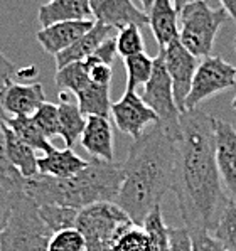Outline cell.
<instances>
[{
  "instance_id": "cell-7",
  "label": "cell",
  "mask_w": 236,
  "mask_h": 251,
  "mask_svg": "<svg viewBox=\"0 0 236 251\" xmlns=\"http://www.w3.org/2000/svg\"><path fill=\"white\" fill-rule=\"evenodd\" d=\"M144 101L152 108L158 117V125H162L169 133L181 135V110L177 108L174 96L172 79L164 64L160 52L154 57V73L149 83L144 86Z\"/></svg>"
},
{
  "instance_id": "cell-45",
  "label": "cell",
  "mask_w": 236,
  "mask_h": 251,
  "mask_svg": "<svg viewBox=\"0 0 236 251\" xmlns=\"http://www.w3.org/2000/svg\"><path fill=\"white\" fill-rule=\"evenodd\" d=\"M48 2H51V0H48Z\"/></svg>"
},
{
  "instance_id": "cell-17",
  "label": "cell",
  "mask_w": 236,
  "mask_h": 251,
  "mask_svg": "<svg viewBox=\"0 0 236 251\" xmlns=\"http://www.w3.org/2000/svg\"><path fill=\"white\" fill-rule=\"evenodd\" d=\"M93 17L90 0H51L39 7V24L49 27L57 22L88 21Z\"/></svg>"
},
{
  "instance_id": "cell-23",
  "label": "cell",
  "mask_w": 236,
  "mask_h": 251,
  "mask_svg": "<svg viewBox=\"0 0 236 251\" xmlns=\"http://www.w3.org/2000/svg\"><path fill=\"white\" fill-rule=\"evenodd\" d=\"M5 123L22 142L32 147L36 152L39 150L42 153H48L54 149L49 138H46V135L36 125L32 117H7Z\"/></svg>"
},
{
  "instance_id": "cell-18",
  "label": "cell",
  "mask_w": 236,
  "mask_h": 251,
  "mask_svg": "<svg viewBox=\"0 0 236 251\" xmlns=\"http://www.w3.org/2000/svg\"><path fill=\"white\" fill-rule=\"evenodd\" d=\"M113 27L105 25L102 22H96L91 30H88L81 39H78L69 49H66L61 54L56 56V66L63 68L66 64L78 63V61H84L95 54L96 49L103 44L106 39L113 37Z\"/></svg>"
},
{
  "instance_id": "cell-38",
  "label": "cell",
  "mask_w": 236,
  "mask_h": 251,
  "mask_svg": "<svg viewBox=\"0 0 236 251\" xmlns=\"http://www.w3.org/2000/svg\"><path fill=\"white\" fill-rule=\"evenodd\" d=\"M117 54H118L117 36H113V37H110V39H106L105 42H103V44L100 46L98 49H96L93 56L98 57L102 63H105V64H108V66H111V64H113V59L117 57Z\"/></svg>"
},
{
  "instance_id": "cell-19",
  "label": "cell",
  "mask_w": 236,
  "mask_h": 251,
  "mask_svg": "<svg viewBox=\"0 0 236 251\" xmlns=\"http://www.w3.org/2000/svg\"><path fill=\"white\" fill-rule=\"evenodd\" d=\"M88 165V160H83L73 149H52L51 152L42 153L37 160L39 174L57 179H68L79 174Z\"/></svg>"
},
{
  "instance_id": "cell-5",
  "label": "cell",
  "mask_w": 236,
  "mask_h": 251,
  "mask_svg": "<svg viewBox=\"0 0 236 251\" xmlns=\"http://www.w3.org/2000/svg\"><path fill=\"white\" fill-rule=\"evenodd\" d=\"M230 14L223 7H211L206 0H197L179 12V41L192 56H211L219 29L226 24Z\"/></svg>"
},
{
  "instance_id": "cell-44",
  "label": "cell",
  "mask_w": 236,
  "mask_h": 251,
  "mask_svg": "<svg viewBox=\"0 0 236 251\" xmlns=\"http://www.w3.org/2000/svg\"><path fill=\"white\" fill-rule=\"evenodd\" d=\"M7 83H9V81H0V90H2V88L5 86Z\"/></svg>"
},
{
  "instance_id": "cell-24",
  "label": "cell",
  "mask_w": 236,
  "mask_h": 251,
  "mask_svg": "<svg viewBox=\"0 0 236 251\" xmlns=\"http://www.w3.org/2000/svg\"><path fill=\"white\" fill-rule=\"evenodd\" d=\"M7 115L0 106V187L7 191L21 192L24 191V177L22 174L10 164L9 155H7Z\"/></svg>"
},
{
  "instance_id": "cell-10",
  "label": "cell",
  "mask_w": 236,
  "mask_h": 251,
  "mask_svg": "<svg viewBox=\"0 0 236 251\" xmlns=\"http://www.w3.org/2000/svg\"><path fill=\"white\" fill-rule=\"evenodd\" d=\"M160 56L164 57V64L172 79L174 96H176L177 108L181 113H185V100L191 91L192 78L196 75V69L199 66L197 57L192 56L187 49L181 44V41H174L167 48L160 49Z\"/></svg>"
},
{
  "instance_id": "cell-26",
  "label": "cell",
  "mask_w": 236,
  "mask_h": 251,
  "mask_svg": "<svg viewBox=\"0 0 236 251\" xmlns=\"http://www.w3.org/2000/svg\"><path fill=\"white\" fill-rule=\"evenodd\" d=\"M127 69V88L125 90L137 91L140 86L149 83L150 76L154 73V57L147 56L145 52L135 54V56L123 59Z\"/></svg>"
},
{
  "instance_id": "cell-25",
  "label": "cell",
  "mask_w": 236,
  "mask_h": 251,
  "mask_svg": "<svg viewBox=\"0 0 236 251\" xmlns=\"http://www.w3.org/2000/svg\"><path fill=\"white\" fill-rule=\"evenodd\" d=\"M54 83H56V88L61 93H69V95L78 96L91 83V79L83 61H78V63H71L63 68H57Z\"/></svg>"
},
{
  "instance_id": "cell-27",
  "label": "cell",
  "mask_w": 236,
  "mask_h": 251,
  "mask_svg": "<svg viewBox=\"0 0 236 251\" xmlns=\"http://www.w3.org/2000/svg\"><path fill=\"white\" fill-rule=\"evenodd\" d=\"M37 207H39L41 219L52 231V234L64 229L76 227L79 211L66 206H37Z\"/></svg>"
},
{
  "instance_id": "cell-31",
  "label": "cell",
  "mask_w": 236,
  "mask_h": 251,
  "mask_svg": "<svg viewBox=\"0 0 236 251\" xmlns=\"http://www.w3.org/2000/svg\"><path fill=\"white\" fill-rule=\"evenodd\" d=\"M117 49H118V56H122L123 59L135 54L145 52V44H144V37H142L140 27L137 25H129L125 29L118 30L117 36Z\"/></svg>"
},
{
  "instance_id": "cell-39",
  "label": "cell",
  "mask_w": 236,
  "mask_h": 251,
  "mask_svg": "<svg viewBox=\"0 0 236 251\" xmlns=\"http://www.w3.org/2000/svg\"><path fill=\"white\" fill-rule=\"evenodd\" d=\"M19 75L17 66L0 51V81H12L14 76Z\"/></svg>"
},
{
  "instance_id": "cell-15",
  "label": "cell",
  "mask_w": 236,
  "mask_h": 251,
  "mask_svg": "<svg viewBox=\"0 0 236 251\" xmlns=\"http://www.w3.org/2000/svg\"><path fill=\"white\" fill-rule=\"evenodd\" d=\"M81 145L93 159L113 162V128L108 117H88L81 135Z\"/></svg>"
},
{
  "instance_id": "cell-35",
  "label": "cell",
  "mask_w": 236,
  "mask_h": 251,
  "mask_svg": "<svg viewBox=\"0 0 236 251\" xmlns=\"http://www.w3.org/2000/svg\"><path fill=\"white\" fill-rule=\"evenodd\" d=\"M192 238V251H228L211 231H189Z\"/></svg>"
},
{
  "instance_id": "cell-12",
  "label": "cell",
  "mask_w": 236,
  "mask_h": 251,
  "mask_svg": "<svg viewBox=\"0 0 236 251\" xmlns=\"http://www.w3.org/2000/svg\"><path fill=\"white\" fill-rule=\"evenodd\" d=\"M93 17L96 22L122 30L129 25H149V15L138 9L131 0H90Z\"/></svg>"
},
{
  "instance_id": "cell-9",
  "label": "cell",
  "mask_w": 236,
  "mask_h": 251,
  "mask_svg": "<svg viewBox=\"0 0 236 251\" xmlns=\"http://www.w3.org/2000/svg\"><path fill=\"white\" fill-rule=\"evenodd\" d=\"M110 113L120 132L130 135L133 140L140 138L149 125L158 123L156 111L137 95V91L131 90H125L122 98L111 105Z\"/></svg>"
},
{
  "instance_id": "cell-14",
  "label": "cell",
  "mask_w": 236,
  "mask_h": 251,
  "mask_svg": "<svg viewBox=\"0 0 236 251\" xmlns=\"http://www.w3.org/2000/svg\"><path fill=\"white\" fill-rule=\"evenodd\" d=\"M96 21H71V22H57L49 27H42L36 34L37 42L42 46L48 54H52L54 57L61 54L66 49H69L76 41L81 39L88 30L93 29Z\"/></svg>"
},
{
  "instance_id": "cell-13",
  "label": "cell",
  "mask_w": 236,
  "mask_h": 251,
  "mask_svg": "<svg viewBox=\"0 0 236 251\" xmlns=\"http://www.w3.org/2000/svg\"><path fill=\"white\" fill-rule=\"evenodd\" d=\"M216 164L230 199L236 201V130L221 118H216Z\"/></svg>"
},
{
  "instance_id": "cell-29",
  "label": "cell",
  "mask_w": 236,
  "mask_h": 251,
  "mask_svg": "<svg viewBox=\"0 0 236 251\" xmlns=\"http://www.w3.org/2000/svg\"><path fill=\"white\" fill-rule=\"evenodd\" d=\"M212 234L223 243L228 251H236V201L230 199V202L226 204Z\"/></svg>"
},
{
  "instance_id": "cell-43",
  "label": "cell",
  "mask_w": 236,
  "mask_h": 251,
  "mask_svg": "<svg viewBox=\"0 0 236 251\" xmlns=\"http://www.w3.org/2000/svg\"><path fill=\"white\" fill-rule=\"evenodd\" d=\"M235 51H236V37H235ZM231 106H233V110H236V96H235L233 101H231Z\"/></svg>"
},
{
  "instance_id": "cell-36",
  "label": "cell",
  "mask_w": 236,
  "mask_h": 251,
  "mask_svg": "<svg viewBox=\"0 0 236 251\" xmlns=\"http://www.w3.org/2000/svg\"><path fill=\"white\" fill-rule=\"evenodd\" d=\"M24 192V191H21ZM21 192L15 191H7V189L0 187V239H2V234L5 231V226L10 219V214H12L15 199L19 198Z\"/></svg>"
},
{
  "instance_id": "cell-11",
  "label": "cell",
  "mask_w": 236,
  "mask_h": 251,
  "mask_svg": "<svg viewBox=\"0 0 236 251\" xmlns=\"http://www.w3.org/2000/svg\"><path fill=\"white\" fill-rule=\"evenodd\" d=\"M46 103V93L41 83L9 81L0 90V106L10 117H32Z\"/></svg>"
},
{
  "instance_id": "cell-32",
  "label": "cell",
  "mask_w": 236,
  "mask_h": 251,
  "mask_svg": "<svg viewBox=\"0 0 236 251\" xmlns=\"http://www.w3.org/2000/svg\"><path fill=\"white\" fill-rule=\"evenodd\" d=\"M48 251H88L83 234L76 227L54 233L49 239Z\"/></svg>"
},
{
  "instance_id": "cell-21",
  "label": "cell",
  "mask_w": 236,
  "mask_h": 251,
  "mask_svg": "<svg viewBox=\"0 0 236 251\" xmlns=\"http://www.w3.org/2000/svg\"><path fill=\"white\" fill-rule=\"evenodd\" d=\"M5 137H7V155H9L10 164L22 174L24 179L36 177L39 174V167H37L39 157L36 155V150L27 145L26 142H22L9 126H7Z\"/></svg>"
},
{
  "instance_id": "cell-20",
  "label": "cell",
  "mask_w": 236,
  "mask_h": 251,
  "mask_svg": "<svg viewBox=\"0 0 236 251\" xmlns=\"http://www.w3.org/2000/svg\"><path fill=\"white\" fill-rule=\"evenodd\" d=\"M57 110H59V137L63 138L66 149H73L78 140H81L88 117L83 115L78 103L71 101L69 93L59 95Z\"/></svg>"
},
{
  "instance_id": "cell-41",
  "label": "cell",
  "mask_w": 236,
  "mask_h": 251,
  "mask_svg": "<svg viewBox=\"0 0 236 251\" xmlns=\"http://www.w3.org/2000/svg\"><path fill=\"white\" fill-rule=\"evenodd\" d=\"M192 2H197V0H174V5H176L177 12H181L185 5H189V3H192Z\"/></svg>"
},
{
  "instance_id": "cell-3",
  "label": "cell",
  "mask_w": 236,
  "mask_h": 251,
  "mask_svg": "<svg viewBox=\"0 0 236 251\" xmlns=\"http://www.w3.org/2000/svg\"><path fill=\"white\" fill-rule=\"evenodd\" d=\"M117 162L91 159L79 174L57 179L37 174L24 180V192L37 206H66L81 211L96 202H115L123 182Z\"/></svg>"
},
{
  "instance_id": "cell-34",
  "label": "cell",
  "mask_w": 236,
  "mask_h": 251,
  "mask_svg": "<svg viewBox=\"0 0 236 251\" xmlns=\"http://www.w3.org/2000/svg\"><path fill=\"white\" fill-rule=\"evenodd\" d=\"M84 68H86L88 75H90V79L96 84H103V86H110L111 84V78H113V71H111V66L102 63L96 56H90L83 61Z\"/></svg>"
},
{
  "instance_id": "cell-1",
  "label": "cell",
  "mask_w": 236,
  "mask_h": 251,
  "mask_svg": "<svg viewBox=\"0 0 236 251\" xmlns=\"http://www.w3.org/2000/svg\"><path fill=\"white\" fill-rule=\"evenodd\" d=\"M172 192L189 231H214L230 202L216 164V118L194 108L181 115Z\"/></svg>"
},
{
  "instance_id": "cell-22",
  "label": "cell",
  "mask_w": 236,
  "mask_h": 251,
  "mask_svg": "<svg viewBox=\"0 0 236 251\" xmlns=\"http://www.w3.org/2000/svg\"><path fill=\"white\" fill-rule=\"evenodd\" d=\"M84 117H108L111 110L110 86L91 83L76 96Z\"/></svg>"
},
{
  "instance_id": "cell-42",
  "label": "cell",
  "mask_w": 236,
  "mask_h": 251,
  "mask_svg": "<svg viewBox=\"0 0 236 251\" xmlns=\"http://www.w3.org/2000/svg\"><path fill=\"white\" fill-rule=\"evenodd\" d=\"M140 2H142V5H144V9H145V12H147V10L150 9V5H152L154 0H140Z\"/></svg>"
},
{
  "instance_id": "cell-40",
  "label": "cell",
  "mask_w": 236,
  "mask_h": 251,
  "mask_svg": "<svg viewBox=\"0 0 236 251\" xmlns=\"http://www.w3.org/2000/svg\"><path fill=\"white\" fill-rule=\"evenodd\" d=\"M221 7L230 14V17L236 22V0H219Z\"/></svg>"
},
{
  "instance_id": "cell-16",
  "label": "cell",
  "mask_w": 236,
  "mask_h": 251,
  "mask_svg": "<svg viewBox=\"0 0 236 251\" xmlns=\"http://www.w3.org/2000/svg\"><path fill=\"white\" fill-rule=\"evenodd\" d=\"M147 15L154 39L160 49L179 39V12L174 5V0H154Z\"/></svg>"
},
{
  "instance_id": "cell-28",
  "label": "cell",
  "mask_w": 236,
  "mask_h": 251,
  "mask_svg": "<svg viewBox=\"0 0 236 251\" xmlns=\"http://www.w3.org/2000/svg\"><path fill=\"white\" fill-rule=\"evenodd\" d=\"M111 251H154V248L145 227L140 225H130L117 238Z\"/></svg>"
},
{
  "instance_id": "cell-30",
  "label": "cell",
  "mask_w": 236,
  "mask_h": 251,
  "mask_svg": "<svg viewBox=\"0 0 236 251\" xmlns=\"http://www.w3.org/2000/svg\"><path fill=\"white\" fill-rule=\"evenodd\" d=\"M142 226H144L145 231L149 233L154 251H169V229H171V227L165 226L160 206L154 207V209L150 211V214L145 218Z\"/></svg>"
},
{
  "instance_id": "cell-2",
  "label": "cell",
  "mask_w": 236,
  "mask_h": 251,
  "mask_svg": "<svg viewBox=\"0 0 236 251\" xmlns=\"http://www.w3.org/2000/svg\"><path fill=\"white\" fill-rule=\"evenodd\" d=\"M179 137L158 123L152 125L149 132L133 140L125 162H122L125 177L115 204L135 225H144L150 211L160 206L165 192L172 191Z\"/></svg>"
},
{
  "instance_id": "cell-37",
  "label": "cell",
  "mask_w": 236,
  "mask_h": 251,
  "mask_svg": "<svg viewBox=\"0 0 236 251\" xmlns=\"http://www.w3.org/2000/svg\"><path fill=\"white\" fill-rule=\"evenodd\" d=\"M169 251H192V238L187 227L169 229Z\"/></svg>"
},
{
  "instance_id": "cell-33",
  "label": "cell",
  "mask_w": 236,
  "mask_h": 251,
  "mask_svg": "<svg viewBox=\"0 0 236 251\" xmlns=\"http://www.w3.org/2000/svg\"><path fill=\"white\" fill-rule=\"evenodd\" d=\"M36 125L39 126V130L46 135V138L51 140L52 137L59 135V110L57 105L46 101L36 113L32 115Z\"/></svg>"
},
{
  "instance_id": "cell-4",
  "label": "cell",
  "mask_w": 236,
  "mask_h": 251,
  "mask_svg": "<svg viewBox=\"0 0 236 251\" xmlns=\"http://www.w3.org/2000/svg\"><path fill=\"white\" fill-rule=\"evenodd\" d=\"M52 231L41 219L37 204L21 192L0 239V251H48Z\"/></svg>"
},
{
  "instance_id": "cell-8",
  "label": "cell",
  "mask_w": 236,
  "mask_h": 251,
  "mask_svg": "<svg viewBox=\"0 0 236 251\" xmlns=\"http://www.w3.org/2000/svg\"><path fill=\"white\" fill-rule=\"evenodd\" d=\"M236 88V66L219 56H208L199 63L185 100V111L194 110L203 101L219 93Z\"/></svg>"
},
{
  "instance_id": "cell-6",
  "label": "cell",
  "mask_w": 236,
  "mask_h": 251,
  "mask_svg": "<svg viewBox=\"0 0 236 251\" xmlns=\"http://www.w3.org/2000/svg\"><path fill=\"white\" fill-rule=\"evenodd\" d=\"M131 223L115 202H96L79 211L76 229L83 234L88 251H111L115 241Z\"/></svg>"
}]
</instances>
